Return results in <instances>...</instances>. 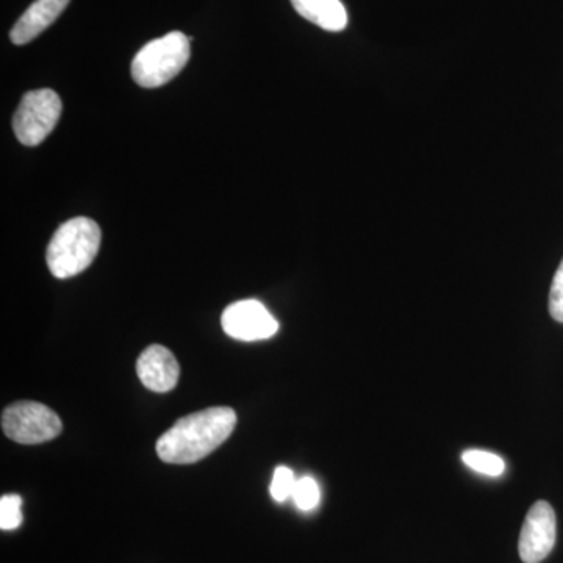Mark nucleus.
Listing matches in <instances>:
<instances>
[{
    "label": "nucleus",
    "mask_w": 563,
    "mask_h": 563,
    "mask_svg": "<svg viewBox=\"0 0 563 563\" xmlns=\"http://www.w3.org/2000/svg\"><path fill=\"white\" fill-rule=\"evenodd\" d=\"M236 413L229 407H211L180 418L155 444L158 457L174 465L202 461L231 437Z\"/></svg>",
    "instance_id": "obj_1"
},
{
    "label": "nucleus",
    "mask_w": 563,
    "mask_h": 563,
    "mask_svg": "<svg viewBox=\"0 0 563 563\" xmlns=\"http://www.w3.org/2000/svg\"><path fill=\"white\" fill-rule=\"evenodd\" d=\"M101 229L90 218H74L57 229L47 246L46 261L57 279H69L88 268L101 247Z\"/></svg>",
    "instance_id": "obj_2"
},
{
    "label": "nucleus",
    "mask_w": 563,
    "mask_h": 563,
    "mask_svg": "<svg viewBox=\"0 0 563 563\" xmlns=\"http://www.w3.org/2000/svg\"><path fill=\"white\" fill-rule=\"evenodd\" d=\"M190 54V38L181 32L151 41L133 58V80L143 88L163 87L187 66Z\"/></svg>",
    "instance_id": "obj_3"
},
{
    "label": "nucleus",
    "mask_w": 563,
    "mask_h": 563,
    "mask_svg": "<svg viewBox=\"0 0 563 563\" xmlns=\"http://www.w3.org/2000/svg\"><path fill=\"white\" fill-rule=\"evenodd\" d=\"M2 431L13 442L40 444L57 439L63 431L60 417L35 401H18L2 413Z\"/></svg>",
    "instance_id": "obj_4"
},
{
    "label": "nucleus",
    "mask_w": 563,
    "mask_h": 563,
    "mask_svg": "<svg viewBox=\"0 0 563 563\" xmlns=\"http://www.w3.org/2000/svg\"><path fill=\"white\" fill-rule=\"evenodd\" d=\"M62 99L57 92L44 88L27 92L13 118V131L24 146H38L54 131L62 114Z\"/></svg>",
    "instance_id": "obj_5"
},
{
    "label": "nucleus",
    "mask_w": 563,
    "mask_h": 563,
    "mask_svg": "<svg viewBox=\"0 0 563 563\" xmlns=\"http://www.w3.org/2000/svg\"><path fill=\"white\" fill-rule=\"evenodd\" d=\"M224 332L242 342L272 339L279 331V322L257 299L233 302L221 317Z\"/></svg>",
    "instance_id": "obj_6"
},
{
    "label": "nucleus",
    "mask_w": 563,
    "mask_h": 563,
    "mask_svg": "<svg viewBox=\"0 0 563 563\" xmlns=\"http://www.w3.org/2000/svg\"><path fill=\"white\" fill-rule=\"evenodd\" d=\"M558 537V520L553 507L547 501H537L526 515L521 528L518 553L525 563H540L551 554Z\"/></svg>",
    "instance_id": "obj_7"
},
{
    "label": "nucleus",
    "mask_w": 563,
    "mask_h": 563,
    "mask_svg": "<svg viewBox=\"0 0 563 563\" xmlns=\"http://www.w3.org/2000/svg\"><path fill=\"white\" fill-rule=\"evenodd\" d=\"M136 374L141 384L151 391L168 393L179 383L180 366L172 351L161 344H152L141 352Z\"/></svg>",
    "instance_id": "obj_8"
},
{
    "label": "nucleus",
    "mask_w": 563,
    "mask_h": 563,
    "mask_svg": "<svg viewBox=\"0 0 563 563\" xmlns=\"http://www.w3.org/2000/svg\"><path fill=\"white\" fill-rule=\"evenodd\" d=\"M70 0H35L11 29L10 40L16 46L31 43L57 21Z\"/></svg>",
    "instance_id": "obj_9"
},
{
    "label": "nucleus",
    "mask_w": 563,
    "mask_h": 563,
    "mask_svg": "<svg viewBox=\"0 0 563 563\" xmlns=\"http://www.w3.org/2000/svg\"><path fill=\"white\" fill-rule=\"evenodd\" d=\"M307 21L328 32H342L347 25L346 9L340 0H291Z\"/></svg>",
    "instance_id": "obj_10"
},
{
    "label": "nucleus",
    "mask_w": 563,
    "mask_h": 563,
    "mask_svg": "<svg viewBox=\"0 0 563 563\" xmlns=\"http://www.w3.org/2000/svg\"><path fill=\"white\" fill-rule=\"evenodd\" d=\"M462 461L468 468L487 476H501L506 470V463L499 455L487 453V451L468 450L462 454Z\"/></svg>",
    "instance_id": "obj_11"
},
{
    "label": "nucleus",
    "mask_w": 563,
    "mask_h": 563,
    "mask_svg": "<svg viewBox=\"0 0 563 563\" xmlns=\"http://www.w3.org/2000/svg\"><path fill=\"white\" fill-rule=\"evenodd\" d=\"M291 498L299 510L310 512V510L317 509L318 504H320V485H318L313 477L303 476L301 479L296 481Z\"/></svg>",
    "instance_id": "obj_12"
},
{
    "label": "nucleus",
    "mask_w": 563,
    "mask_h": 563,
    "mask_svg": "<svg viewBox=\"0 0 563 563\" xmlns=\"http://www.w3.org/2000/svg\"><path fill=\"white\" fill-rule=\"evenodd\" d=\"M22 498L18 495H5L0 499V528L2 531H14L22 525Z\"/></svg>",
    "instance_id": "obj_13"
},
{
    "label": "nucleus",
    "mask_w": 563,
    "mask_h": 563,
    "mask_svg": "<svg viewBox=\"0 0 563 563\" xmlns=\"http://www.w3.org/2000/svg\"><path fill=\"white\" fill-rule=\"evenodd\" d=\"M296 481L298 479H296L295 473L290 468L277 466L276 472H274L272 487H269L274 501L284 503L291 498Z\"/></svg>",
    "instance_id": "obj_14"
},
{
    "label": "nucleus",
    "mask_w": 563,
    "mask_h": 563,
    "mask_svg": "<svg viewBox=\"0 0 563 563\" xmlns=\"http://www.w3.org/2000/svg\"><path fill=\"white\" fill-rule=\"evenodd\" d=\"M550 313L555 321L563 324V261L555 272L550 291Z\"/></svg>",
    "instance_id": "obj_15"
}]
</instances>
